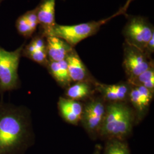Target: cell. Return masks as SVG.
<instances>
[{
  "mask_svg": "<svg viewBox=\"0 0 154 154\" xmlns=\"http://www.w3.org/2000/svg\"><path fill=\"white\" fill-rule=\"evenodd\" d=\"M55 0H41L37 6L39 33L46 37L56 25L55 21Z\"/></svg>",
  "mask_w": 154,
  "mask_h": 154,
  "instance_id": "9c48e42d",
  "label": "cell"
},
{
  "mask_svg": "<svg viewBox=\"0 0 154 154\" xmlns=\"http://www.w3.org/2000/svg\"><path fill=\"white\" fill-rule=\"evenodd\" d=\"M69 76L72 82H93L87 67L74 48L66 58Z\"/></svg>",
  "mask_w": 154,
  "mask_h": 154,
  "instance_id": "8fae6325",
  "label": "cell"
},
{
  "mask_svg": "<svg viewBox=\"0 0 154 154\" xmlns=\"http://www.w3.org/2000/svg\"><path fill=\"white\" fill-rule=\"evenodd\" d=\"M130 86L128 99L135 110L138 118H142L149 109L154 93L143 86Z\"/></svg>",
  "mask_w": 154,
  "mask_h": 154,
  "instance_id": "ba28073f",
  "label": "cell"
},
{
  "mask_svg": "<svg viewBox=\"0 0 154 154\" xmlns=\"http://www.w3.org/2000/svg\"><path fill=\"white\" fill-rule=\"evenodd\" d=\"M93 93V87L89 81L75 82L67 88L66 96L67 98L79 101L88 98Z\"/></svg>",
  "mask_w": 154,
  "mask_h": 154,
  "instance_id": "9a60e30c",
  "label": "cell"
},
{
  "mask_svg": "<svg viewBox=\"0 0 154 154\" xmlns=\"http://www.w3.org/2000/svg\"><path fill=\"white\" fill-rule=\"evenodd\" d=\"M130 85L127 83L106 85L100 83H94L95 90L102 95V97L111 103L123 102L128 97Z\"/></svg>",
  "mask_w": 154,
  "mask_h": 154,
  "instance_id": "30bf717a",
  "label": "cell"
},
{
  "mask_svg": "<svg viewBox=\"0 0 154 154\" xmlns=\"http://www.w3.org/2000/svg\"><path fill=\"white\" fill-rule=\"evenodd\" d=\"M133 1H134V0H127L125 4L124 5V6H123L122 8H121V9H119V10L122 12L123 14H125V13H126V11L127 9H128V6L130 5V4L131 3V2Z\"/></svg>",
  "mask_w": 154,
  "mask_h": 154,
  "instance_id": "44dd1931",
  "label": "cell"
},
{
  "mask_svg": "<svg viewBox=\"0 0 154 154\" xmlns=\"http://www.w3.org/2000/svg\"><path fill=\"white\" fill-rule=\"evenodd\" d=\"M105 111L104 102L100 98L92 99L83 106L81 121L86 131L93 138L98 136Z\"/></svg>",
  "mask_w": 154,
  "mask_h": 154,
  "instance_id": "52a82bcc",
  "label": "cell"
},
{
  "mask_svg": "<svg viewBox=\"0 0 154 154\" xmlns=\"http://www.w3.org/2000/svg\"><path fill=\"white\" fill-rule=\"evenodd\" d=\"M34 142L30 111L0 100V154H23Z\"/></svg>",
  "mask_w": 154,
  "mask_h": 154,
  "instance_id": "6da1fadb",
  "label": "cell"
},
{
  "mask_svg": "<svg viewBox=\"0 0 154 154\" xmlns=\"http://www.w3.org/2000/svg\"><path fill=\"white\" fill-rule=\"evenodd\" d=\"M16 28L18 34L26 39L32 38L36 31L32 28L23 14L17 19Z\"/></svg>",
  "mask_w": 154,
  "mask_h": 154,
  "instance_id": "ac0fdd59",
  "label": "cell"
},
{
  "mask_svg": "<svg viewBox=\"0 0 154 154\" xmlns=\"http://www.w3.org/2000/svg\"><path fill=\"white\" fill-rule=\"evenodd\" d=\"M122 33L125 43L144 51L149 40L154 35V26L145 17H130Z\"/></svg>",
  "mask_w": 154,
  "mask_h": 154,
  "instance_id": "5b68a950",
  "label": "cell"
},
{
  "mask_svg": "<svg viewBox=\"0 0 154 154\" xmlns=\"http://www.w3.org/2000/svg\"><path fill=\"white\" fill-rule=\"evenodd\" d=\"M23 15L25 17L28 23L30 24V25L32 26V28L36 30L39 25L37 7L33 10L26 11Z\"/></svg>",
  "mask_w": 154,
  "mask_h": 154,
  "instance_id": "d6986e66",
  "label": "cell"
},
{
  "mask_svg": "<svg viewBox=\"0 0 154 154\" xmlns=\"http://www.w3.org/2000/svg\"><path fill=\"white\" fill-rule=\"evenodd\" d=\"M58 107L61 116L69 123L77 125L81 121L83 106L79 101L60 97Z\"/></svg>",
  "mask_w": 154,
  "mask_h": 154,
  "instance_id": "7c38bea8",
  "label": "cell"
},
{
  "mask_svg": "<svg viewBox=\"0 0 154 154\" xmlns=\"http://www.w3.org/2000/svg\"><path fill=\"white\" fill-rule=\"evenodd\" d=\"M154 51V35H153L149 41L146 45L145 49L144 50V52L146 53L147 55L151 57V54Z\"/></svg>",
  "mask_w": 154,
  "mask_h": 154,
  "instance_id": "ffe728a7",
  "label": "cell"
},
{
  "mask_svg": "<svg viewBox=\"0 0 154 154\" xmlns=\"http://www.w3.org/2000/svg\"><path fill=\"white\" fill-rule=\"evenodd\" d=\"M103 154H130V150L125 140L113 139L106 140Z\"/></svg>",
  "mask_w": 154,
  "mask_h": 154,
  "instance_id": "e0dca14e",
  "label": "cell"
},
{
  "mask_svg": "<svg viewBox=\"0 0 154 154\" xmlns=\"http://www.w3.org/2000/svg\"><path fill=\"white\" fill-rule=\"evenodd\" d=\"M123 66L127 80L137 77L154 64L150 56L125 42L123 45Z\"/></svg>",
  "mask_w": 154,
  "mask_h": 154,
  "instance_id": "8992f818",
  "label": "cell"
},
{
  "mask_svg": "<svg viewBox=\"0 0 154 154\" xmlns=\"http://www.w3.org/2000/svg\"><path fill=\"white\" fill-rule=\"evenodd\" d=\"M4 1V0H0V5L1 4V3H2Z\"/></svg>",
  "mask_w": 154,
  "mask_h": 154,
  "instance_id": "603a6c76",
  "label": "cell"
},
{
  "mask_svg": "<svg viewBox=\"0 0 154 154\" xmlns=\"http://www.w3.org/2000/svg\"><path fill=\"white\" fill-rule=\"evenodd\" d=\"M121 14H123L122 12L119 10L112 16L98 21H93L74 25H61L56 23L47 37L54 36L62 39L74 48L83 39L98 33L101 26L112 18Z\"/></svg>",
  "mask_w": 154,
  "mask_h": 154,
  "instance_id": "277c9868",
  "label": "cell"
},
{
  "mask_svg": "<svg viewBox=\"0 0 154 154\" xmlns=\"http://www.w3.org/2000/svg\"><path fill=\"white\" fill-rule=\"evenodd\" d=\"M134 114L131 109L123 102L110 103L106 106L104 118L98 136L105 140H125L131 133Z\"/></svg>",
  "mask_w": 154,
  "mask_h": 154,
  "instance_id": "7a4b0ae2",
  "label": "cell"
},
{
  "mask_svg": "<svg viewBox=\"0 0 154 154\" xmlns=\"http://www.w3.org/2000/svg\"><path fill=\"white\" fill-rule=\"evenodd\" d=\"M45 67L51 77L62 87L67 86L72 82L66 60L61 61H48Z\"/></svg>",
  "mask_w": 154,
  "mask_h": 154,
  "instance_id": "5bb4252c",
  "label": "cell"
},
{
  "mask_svg": "<svg viewBox=\"0 0 154 154\" xmlns=\"http://www.w3.org/2000/svg\"><path fill=\"white\" fill-rule=\"evenodd\" d=\"M128 83L131 86H143L154 93V65L137 77L128 80Z\"/></svg>",
  "mask_w": 154,
  "mask_h": 154,
  "instance_id": "2e32d148",
  "label": "cell"
},
{
  "mask_svg": "<svg viewBox=\"0 0 154 154\" xmlns=\"http://www.w3.org/2000/svg\"><path fill=\"white\" fill-rule=\"evenodd\" d=\"M25 43L16 49L8 51L0 46V95L21 88L18 68Z\"/></svg>",
  "mask_w": 154,
  "mask_h": 154,
  "instance_id": "3957f363",
  "label": "cell"
},
{
  "mask_svg": "<svg viewBox=\"0 0 154 154\" xmlns=\"http://www.w3.org/2000/svg\"><path fill=\"white\" fill-rule=\"evenodd\" d=\"M46 51L49 61L64 60L74 49L73 47L66 42L65 41L57 37H46Z\"/></svg>",
  "mask_w": 154,
  "mask_h": 154,
  "instance_id": "4fadbf2b",
  "label": "cell"
},
{
  "mask_svg": "<svg viewBox=\"0 0 154 154\" xmlns=\"http://www.w3.org/2000/svg\"><path fill=\"white\" fill-rule=\"evenodd\" d=\"M102 147L100 144H97L95 147L94 151L93 154H101Z\"/></svg>",
  "mask_w": 154,
  "mask_h": 154,
  "instance_id": "7402d4cb",
  "label": "cell"
}]
</instances>
